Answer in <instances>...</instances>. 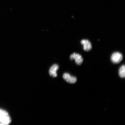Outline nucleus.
Returning a JSON list of instances; mask_svg holds the SVG:
<instances>
[{"label":"nucleus","instance_id":"f03ea898","mask_svg":"<svg viewBox=\"0 0 125 125\" xmlns=\"http://www.w3.org/2000/svg\"><path fill=\"white\" fill-rule=\"evenodd\" d=\"M70 58L71 60L74 59L75 60L76 63L78 65H81L83 62V59L82 56L81 55L76 53H74L72 54L70 56Z\"/></svg>","mask_w":125,"mask_h":125},{"label":"nucleus","instance_id":"f257e3e1","mask_svg":"<svg viewBox=\"0 0 125 125\" xmlns=\"http://www.w3.org/2000/svg\"><path fill=\"white\" fill-rule=\"evenodd\" d=\"M111 60L114 63H118L121 62L123 59L122 55L120 52H115L112 54Z\"/></svg>","mask_w":125,"mask_h":125},{"label":"nucleus","instance_id":"0eeeda50","mask_svg":"<svg viewBox=\"0 0 125 125\" xmlns=\"http://www.w3.org/2000/svg\"><path fill=\"white\" fill-rule=\"evenodd\" d=\"M5 110L3 109H0V121L4 115Z\"/></svg>","mask_w":125,"mask_h":125},{"label":"nucleus","instance_id":"423d86ee","mask_svg":"<svg viewBox=\"0 0 125 125\" xmlns=\"http://www.w3.org/2000/svg\"><path fill=\"white\" fill-rule=\"evenodd\" d=\"M119 74L121 78H124L125 76V66L123 65L120 67L119 70Z\"/></svg>","mask_w":125,"mask_h":125},{"label":"nucleus","instance_id":"20e7f679","mask_svg":"<svg viewBox=\"0 0 125 125\" xmlns=\"http://www.w3.org/2000/svg\"><path fill=\"white\" fill-rule=\"evenodd\" d=\"M59 65L57 64H54L51 66L49 70V74L51 76L53 77H57V71L59 69Z\"/></svg>","mask_w":125,"mask_h":125},{"label":"nucleus","instance_id":"39448f33","mask_svg":"<svg viewBox=\"0 0 125 125\" xmlns=\"http://www.w3.org/2000/svg\"><path fill=\"white\" fill-rule=\"evenodd\" d=\"M81 43L83 45V49L84 51H88L91 50L92 48L91 44L88 40H82L81 41Z\"/></svg>","mask_w":125,"mask_h":125},{"label":"nucleus","instance_id":"6e6552de","mask_svg":"<svg viewBox=\"0 0 125 125\" xmlns=\"http://www.w3.org/2000/svg\"><path fill=\"white\" fill-rule=\"evenodd\" d=\"M0 125H6L5 124H1V123H0Z\"/></svg>","mask_w":125,"mask_h":125},{"label":"nucleus","instance_id":"7ed1b4c3","mask_svg":"<svg viewBox=\"0 0 125 125\" xmlns=\"http://www.w3.org/2000/svg\"><path fill=\"white\" fill-rule=\"evenodd\" d=\"M63 79L67 82L70 83H74L77 81L76 77L74 76H71L68 73H64L62 76Z\"/></svg>","mask_w":125,"mask_h":125}]
</instances>
